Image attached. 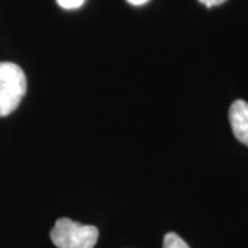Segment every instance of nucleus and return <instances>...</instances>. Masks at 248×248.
I'll list each match as a JSON object with an SVG mask.
<instances>
[{
  "instance_id": "nucleus-7",
  "label": "nucleus",
  "mask_w": 248,
  "mask_h": 248,
  "mask_svg": "<svg viewBox=\"0 0 248 248\" xmlns=\"http://www.w3.org/2000/svg\"><path fill=\"white\" fill-rule=\"evenodd\" d=\"M130 4H133V6H142V4H145V3H148L149 0H127Z\"/></svg>"
},
{
  "instance_id": "nucleus-5",
  "label": "nucleus",
  "mask_w": 248,
  "mask_h": 248,
  "mask_svg": "<svg viewBox=\"0 0 248 248\" xmlns=\"http://www.w3.org/2000/svg\"><path fill=\"white\" fill-rule=\"evenodd\" d=\"M86 0H57L58 6L65 10H76L83 6Z\"/></svg>"
},
{
  "instance_id": "nucleus-3",
  "label": "nucleus",
  "mask_w": 248,
  "mask_h": 248,
  "mask_svg": "<svg viewBox=\"0 0 248 248\" xmlns=\"http://www.w3.org/2000/svg\"><path fill=\"white\" fill-rule=\"evenodd\" d=\"M229 122L237 141L248 146V102L237 99L232 104L229 109Z\"/></svg>"
},
{
  "instance_id": "nucleus-2",
  "label": "nucleus",
  "mask_w": 248,
  "mask_h": 248,
  "mask_svg": "<svg viewBox=\"0 0 248 248\" xmlns=\"http://www.w3.org/2000/svg\"><path fill=\"white\" fill-rule=\"evenodd\" d=\"M99 232L93 225H83L69 218H60L50 232L57 248H94Z\"/></svg>"
},
{
  "instance_id": "nucleus-1",
  "label": "nucleus",
  "mask_w": 248,
  "mask_h": 248,
  "mask_svg": "<svg viewBox=\"0 0 248 248\" xmlns=\"http://www.w3.org/2000/svg\"><path fill=\"white\" fill-rule=\"evenodd\" d=\"M27 93V76L13 62H0V117L13 113Z\"/></svg>"
},
{
  "instance_id": "nucleus-6",
  "label": "nucleus",
  "mask_w": 248,
  "mask_h": 248,
  "mask_svg": "<svg viewBox=\"0 0 248 248\" xmlns=\"http://www.w3.org/2000/svg\"><path fill=\"white\" fill-rule=\"evenodd\" d=\"M199 1L207 7H214V6H219L222 3H225L226 0H199Z\"/></svg>"
},
{
  "instance_id": "nucleus-4",
  "label": "nucleus",
  "mask_w": 248,
  "mask_h": 248,
  "mask_svg": "<svg viewBox=\"0 0 248 248\" xmlns=\"http://www.w3.org/2000/svg\"><path fill=\"white\" fill-rule=\"evenodd\" d=\"M163 248H190L187 246L185 240L182 239L181 236H178L177 233L171 232V233H167L164 236V240H163Z\"/></svg>"
}]
</instances>
